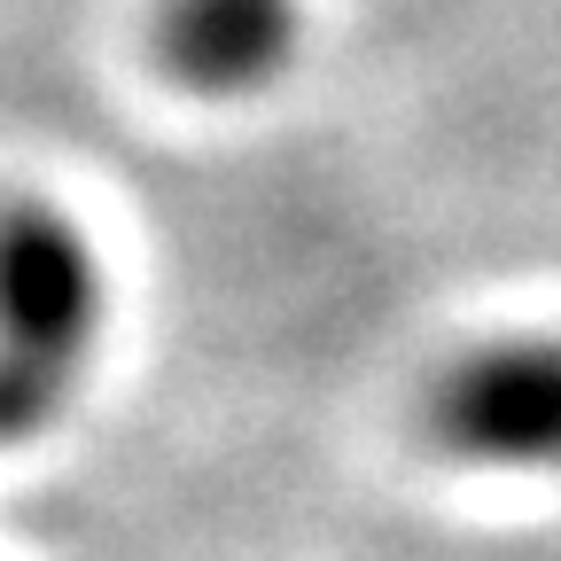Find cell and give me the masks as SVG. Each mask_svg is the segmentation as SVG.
<instances>
[{"label": "cell", "mask_w": 561, "mask_h": 561, "mask_svg": "<svg viewBox=\"0 0 561 561\" xmlns=\"http://www.w3.org/2000/svg\"><path fill=\"white\" fill-rule=\"evenodd\" d=\"M102 328V273L87 234L55 203L16 195L9 219V343H0V430L16 445L62 413L79 359Z\"/></svg>", "instance_id": "cell-1"}, {"label": "cell", "mask_w": 561, "mask_h": 561, "mask_svg": "<svg viewBox=\"0 0 561 561\" xmlns=\"http://www.w3.org/2000/svg\"><path fill=\"white\" fill-rule=\"evenodd\" d=\"M421 430L453 460L561 468V335H507L460 351L421 398Z\"/></svg>", "instance_id": "cell-2"}, {"label": "cell", "mask_w": 561, "mask_h": 561, "mask_svg": "<svg viewBox=\"0 0 561 561\" xmlns=\"http://www.w3.org/2000/svg\"><path fill=\"white\" fill-rule=\"evenodd\" d=\"M297 0H164L157 62L187 94H250L273 87L297 55Z\"/></svg>", "instance_id": "cell-3"}]
</instances>
